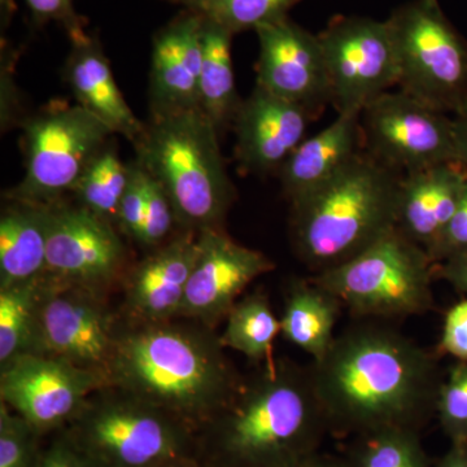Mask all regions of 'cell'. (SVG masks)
Returning <instances> with one entry per match:
<instances>
[{
    "label": "cell",
    "instance_id": "cell-44",
    "mask_svg": "<svg viewBox=\"0 0 467 467\" xmlns=\"http://www.w3.org/2000/svg\"><path fill=\"white\" fill-rule=\"evenodd\" d=\"M16 11L17 5L15 0H0V26H2V32L8 29Z\"/></svg>",
    "mask_w": 467,
    "mask_h": 467
},
{
    "label": "cell",
    "instance_id": "cell-7",
    "mask_svg": "<svg viewBox=\"0 0 467 467\" xmlns=\"http://www.w3.org/2000/svg\"><path fill=\"white\" fill-rule=\"evenodd\" d=\"M400 90L447 115L467 106V39L438 0H411L389 20Z\"/></svg>",
    "mask_w": 467,
    "mask_h": 467
},
{
    "label": "cell",
    "instance_id": "cell-3",
    "mask_svg": "<svg viewBox=\"0 0 467 467\" xmlns=\"http://www.w3.org/2000/svg\"><path fill=\"white\" fill-rule=\"evenodd\" d=\"M223 420V447L241 467H297L330 435L308 367L273 359L241 383Z\"/></svg>",
    "mask_w": 467,
    "mask_h": 467
},
{
    "label": "cell",
    "instance_id": "cell-1",
    "mask_svg": "<svg viewBox=\"0 0 467 467\" xmlns=\"http://www.w3.org/2000/svg\"><path fill=\"white\" fill-rule=\"evenodd\" d=\"M438 350L383 321L356 319L308 365L330 435L355 438L389 429L422 432L436 416L442 382Z\"/></svg>",
    "mask_w": 467,
    "mask_h": 467
},
{
    "label": "cell",
    "instance_id": "cell-26",
    "mask_svg": "<svg viewBox=\"0 0 467 467\" xmlns=\"http://www.w3.org/2000/svg\"><path fill=\"white\" fill-rule=\"evenodd\" d=\"M281 334V318L276 317L264 295L252 294L226 316V327L220 342L256 362H272L273 346Z\"/></svg>",
    "mask_w": 467,
    "mask_h": 467
},
{
    "label": "cell",
    "instance_id": "cell-4",
    "mask_svg": "<svg viewBox=\"0 0 467 467\" xmlns=\"http://www.w3.org/2000/svg\"><path fill=\"white\" fill-rule=\"evenodd\" d=\"M402 174L362 150L317 192L291 204L295 250L312 272L358 256L396 227Z\"/></svg>",
    "mask_w": 467,
    "mask_h": 467
},
{
    "label": "cell",
    "instance_id": "cell-21",
    "mask_svg": "<svg viewBox=\"0 0 467 467\" xmlns=\"http://www.w3.org/2000/svg\"><path fill=\"white\" fill-rule=\"evenodd\" d=\"M198 256V232L184 230L150 254L129 279L128 304L147 324L180 315Z\"/></svg>",
    "mask_w": 467,
    "mask_h": 467
},
{
    "label": "cell",
    "instance_id": "cell-13",
    "mask_svg": "<svg viewBox=\"0 0 467 467\" xmlns=\"http://www.w3.org/2000/svg\"><path fill=\"white\" fill-rule=\"evenodd\" d=\"M47 278L54 291L45 292L43 279L30 352L66 359L106 376L115 346L109 316L88 295L77 292L78 285Z\"/></svg>",
    "mask_w": 467,
    "mask_h": 467
},
{
    "label": "cell",
    "instance_id": "cell-17",
    "mask_svg": "<svg viewBox=\"0 0 467 467\" xmlns=\"http://www.w3.org/2000/svg\"><path fill=\"white\" fill-rule=\"evenodd\" d=\"M204 18L182 12L152 38L150 72V117L199 109Z\"/></svg>",
    "mask_w": 467,
    "mask_h": 467
},
{
    "label": "cell",
    "instance_id": "cell-14",
    "mask_svg": "<svg viewBox=\"0 0 467 467\" xmlns=\"http://www.w3.org/2000/svg\"><path fill=\"white\" fill-rule=\"evenodd\" d=\"M260 43L256 85L304 107L313 116L330 104L327 70L318 34L290 17L254 30Z\"/></svg>",
    "mask_w": 467,
    "mask_h": 467
},
{
    "label": "cell",
    "instance_id": "cell-37",
    "mask_svg": "<svg viewBox=\"0 0 467 467\" xmlns=\"http://www.w3.org/2000/svg\"><path fill=\"white\" fill-rule=\"evenodd\" d=\"M34 26L60 24L67 36L86 29L84 17L77 14L75 0H24Z\"/></svg>",
    "mask_w": 467,
    "mask_h": 467
},
{
    "label": "cell",
    "instance_id": "cell-28",
    "mask_svg": "<svg viewBox=\"0 0 467 467\" xmlns=\"http://www.w3.org/2000/svg\"><path fill=\"white\" fill-rule=\"evenodd\" d=\"M344 451L349 467H432L422 432L389 429L355 436Z\"/></svg>",
    "mask_w": 467,
    "mask_h": 467
},
{
    "label": "cell",
    "instance_id": "cell-5",
    "mask_svg": "<svg viewBox=\"0 0 467 467\" xmlns=\"http://www.w3.org/2000/svg\"><path fill=\"white\" fill-rule=\"evenodd\" d=\"M134 147L135 161L167 192L180 225L198 233L223 227L236 193L220 134L201 109L150 117Z\"/></svg>",
    "mask_w": 467,
    "mask_h": 467
},
{
    "label": "cell",
    "instance_id": "cell-35",
    "mask_svg": "<svg viewBox=\"0 0 467 467\" xmlns=\"http://www.w3.org/2000/svg\"><path fill=\"white\" fill-rule=\"evenodd\" d=\"M2 104H0V122L2 131L9 130L14 125L23 124L26 116H24L23 106L20 103V94L16 85V48L12 47L8 42L2 39Z\"/></svg>",
    "mask_w": 467,
    "mask_h": 467
},
{
    "label": "cell",
    "instance_id": "cell-24",
    "mask_svg": "<svg viewBox=\"0 0 467 467\" xmlns=\"http://www.w3.org/2000/svg\"><path fill=\"white\" fill-rule=\"evenodd\" d=\"M343 310L333 292L312 278L295 279L285 296L281 334L312 359L321 358L337 337L335 327Z\"/></svg>",
    "mask_w": 467,
    "mask_h": 467
},
{
    "label": "cell",
    "instance_id": "cell-27",
    "mask_svg": "<svg viewBox=\"0 0 467 467\" xmlns=\"http://www.w3.org/2000/svg\"><path fill=\"white\" fill-rule=\"evenodd\" d=\"M129 180L130 167L122 161L115 142L109 140L86 165L70 192L77 204L115 223Z\"/></svg>",
    "mask_w": 467,
    "mask_h": 467
},
{
    "label": "cell",
    "instance_id": "cell-29",
    "mask_svg": "<svg viewBox=\"0 0 467 467\" xmlns=\"http://www.w3.org/2000/svg\"><path fill=\"white\" fill-rule=\"evenodd\" d=\"M43 279L0 287V362L33 348Z\"/></svg>",
    "mask_w": 467,
    "mask_h": 467
},
{
    "label": "cell",
    "instance_id": "cell-8",
    "mask_svg": "<svg viewBox=\"0 0 467 467\" xmlns=\"http://www.w3.org/2000/svg\"><path fill=\"white\" fill-rule=\"evenodd\" d=\"M26 173L9 199L51 204L72 192L86 165L112 131L78 104L57 100L23 124Z\"/></svg>",
    "mask_w": 467,
    "mask_h": 467
},
{
    "label": "cell",
    "instance_id": "cell-2",
    "mask_svg": "<svg viewBox=\"0 0 467 467\" xmlns=\"http://www.w3.org/2000/svg\"><path fill=\"white\" fill-rule=\"evenodd\" d=\"M109 374L126 395L178 413L223 409L241 386L220 339L161 322L115 337Z\"/></svg>",
    "mask_w": 467,
    "mask_h": 467
},
{
    "label": "cell",
    "instance_id": "cell-42",
    "mask_svg": "<svg viewBox=\"0 0 467 467\" xmlns=\"http://www.w3.org/2000/svg\"><path fill=\"white\" fill-rule=\"evenodd\" d=\"M297 467H349L344 456H335V454L325 453L319 451L312 454Z\"/></svg>",
    "mask_w": 467,
    "mask_h": 467
},
{
    "label": "cell",
    "instance_id": "cell-34",
    "mask_svg": "<svg viewBox=\"0 0 467 467\" xmlns=\"http://www.w3.org/2000/svg\"><path fill=\"white\" fill-rule=\"evenodd\" d=\"M23 417H14L7 405L0 408V467H26L29 444L27 427Z\"/></svg>",
    "mask_w": 467,
    "mask_h": 467
},
{
    "label": "cell",
    "instance_id": "cell-11",
    "mask_svg": "<svg viewBox=\"0 0 467 467\" xmlns=\"http://www.w3.org/2000/svg\"><path fill=\"white\" fill-rule=\"evenodd\" d=\"M2 367L3 404L36 429L63 422L106 384L104 374L36 352L18 355Z\"/></svg>",
    "mask_w": 467,
    "mask_h": 467
},
{
    "label": "cell",
    "instance_id": "cell-32",
    "mask_svg": "<svg viewBox=\"0 0 467 467\" xmlns=\"http://www.w3.org/2000/svg\"><path fill=\"white\" fill-rule=\"evenodd\" d=\"M143 183L146 218L140 244L146 247H159L173 230L174 223H178L177 216L167 192L144 169Z\"/></svg>",
    "mask_w": 467,
    "mask_h": 467
},
{
    "label": "cell",
    "instance_id": "cell-12",
    "mask_svg": "<svg viewBox=\"0 0 467 467\" xmlns=\"http://www.w3.org/2000/svg\"><path fill=\"white\" fill-rule=\"evenodd\" d=\"M124 261V244L112 223L61 199L47 204L46 275L90 290L112 281Z\"/></svg>",
    "mask_w": 467,
    "mask_h": 467
},
{
    "label": "cell",
    "instance_id": "cell-6",
    "mask_svg": "<svg viewBox=\"0 0 467 467\" xmlns=\"http://www.w3.org/2000/svg\"><path fill=\"white\" fill-rule=\"evenodd\" d=\"M312 279L333 292L355 319L393 321L426 315L435 306V263L398 227Z\"/></svg>",
    "mask_w": 467,
    "mask_h": 467
},
{
    "label": "cell",
    "instance_id": "cell-19",
    "mask_svg": "<svg viewBox=\"0 0 467 467\" xmlns=\"http://www.w3.org/2000/svg\"><path fill=\"white\" fill-rule=\"evenodd\" d=\"M88 432L101 451L126 467L152 465L174 451L171 427L155 408L134 398L101 404L92 413Z\"/></svg>",
    "mask_w": 467,
    "mask_h": 467
},
{
    "label": "cell",
    "instance_id": "cell-23",
    "mask_svg": "<svg viewBox=\"0 0 467 467\" xmlns=\"http://www.w3.org/2000/svg\"><path fill=\"white\" fill-rule=\"evenodd\" d=\"M11 201L0 217V287L41 278L47 267V204Z\"/></svg>",
    "mask_w": 467,
    "mask_h": 467
},
{
    "label": "cell",
    "instance_id": "cell-43",
    "mask_svg": "<svg viewBox=\"0 0 467 467\" xmlns=\"http://www.w3.org/2000/svg\"><path fill=\"white\" fill-rule=\"evenodd\" d=\"M42 467H85L79 463L75 457L70 454L64 453V451H57L51 454Z\"/></svg>",
    "mask_w": 467,
    "mask_h": 467
},
{
    "label": "cell",
    "instance_id": "cell-9",
    "mask_svg": "<svg viewBox=\"0 0 467 467\" xmlns=\"http://www.w3.org/2000/svg\"><path fill=\"white\" fill-rule=\"evenodd\" d=\"M364 150L402 175L457 162L453 117L404 91H387L361 112Z\"/></svg>",
    "mask_w": 467,
    "mask_h": 467
},
{
    "label": "cell",
    "instance_id": "cell-39",
    "mask_svg": "<svg viewBox=\"0 0 467 467\" xmlns=\"http://www.w3.org/2000/svg\"><path fill=\"white\" fill-rule=\"evenodd\" d=\"M435 276L447 282L461 296H467V251L435 264Z\"/></svg>",
    "mask_w": 467,
    "mask_h": 467
},
{
    "label": "cell",
    "instance_id": "cell-15",
    "mask_svg": "<svg viewBox=\"0 0 467 467\" xmlns=\"http://www.w3.org/2000/svg\"><path fill=\"white\" fill-rule=\"evenodd\" d=\"M275 264L263 252L230 238L223 227L198 233V256L180 315L214 324L226 317L238 297Z\"/></svg>",
    "mask_w": 467,
    "mask_h": 467
},
{
    "label": "cell",
    "instance_id": "cell-20",
    "mask_svg": "<svg viewBox=\"0 0 467 467\" xmlns=\"http://www.w3.org/2000/svg\"><path fill=\"white\" fill-rule=\"evenodd\" d=\"M466 181L459 162L402 175L396 227L430 257L453 217Z\"/></svg>",
    "mask_w": 467,
    "mask_h": 467
},
{
    "label": "cell",
    "instance_id": "cell-33",
    "mask_svg": "<svg viewBox=\"0 0 467 467\" xmlns=\"http://www.w3.org/2000/svg\"><path fill=\"white\" fill-rule=\"evenodd\" d=\"M130 180L117 212L116 223L121 232L135 242H142L146 198H144L143 169L137 161H131Z\"/></svg>",
    "mask_w": 467,
    "mask_h": 467
},
{
    "label": "cell",
    "instance_id": "cell-41",
    "mask_svg": "<svg viewBox=\"0 0 467 467\" xmlns=\"http://www.w3.org/2000/svg\"><path fill=\"white\" fill-rule=\"evenodd\" d=\"M432 467H467V444H450Z\"/></svg>",
    "mask_w": 467,
    "mask_h": 467
},
{
    "label": "cell",
    "instance_id": "cell-22",
    "mask_svg": "<svg viewBox=\"0 0 467 467\" xmlns=\"http://www.w3.org/2000/svg\"><path fill=\"white\" fill-rule=\"evenodd\" d=\"M364 150L361 113H343L324 130L306 138L279 171L285 198L303 201L342 173Z\"/></svg>",
    "mask_w": 467,
    "mask_h": 467
},
{
    "label": "cell",
    "instance_id": "cell-16",
    "mask_svg": "<svg viewBox=\"0 0 467 467\" xmlns=\"http://www.w3.org/2000/svg\"><path fill=\"white\" fill-rule=\"evenodd\" d=\"M313 117L304 107L254 86L250 97L242 100L233 124L235 155L243 171L279 173L306 140Z\"/></svg>",
    "mask_w": 467,
    "mask_h": 467
},
{
    "label": "cell",
    "instance_id": "cell-40",
    "mask_svg": "<svg viewBox=\"0 0 467 467\" xmlns=\"http://www.w3.org/2000/svg\"><path fill=\"white\" fill-rule=\"evenodd\" d=\"M456 160L467 173V106L453 115Z\"/></svg>",
    "mask_w": 467,
    "mask_h": 467
},
{
    "label": "cell",
    "instance_id": "cell-18",
    "mask_svg": "<svg viewBox=\"0 0 467 467\" xmlns=\"http://www.w3.org/2000/svg\"><path fill=\"white\" fill-rule=\"evenodd\" d=\"M67 36L70 52L64 75L76 103L100 119L113 134L137 143L146 124L126 103L99 39L86 29Z\"/></svg>",
    "mask_w": 467,
    "mask_h": 467
},
{
    "label": "cell",
    "instance_id": "cell-31",
    "mask_svg": "<svg viewBox=\"0 0 467 467\" xmlns=\"http://www.w3.org/2000/svg\"><path fill=\"white\" fill-rule=\"evenodd\" d=\"M435 418L450 444H467V362L454 361L444 374Z\"/></svg>",
    "mask_w": 467,
    "mask_h": 467
},
{
    "label": "cell",
    "instance_id": "cell-38",
    "mask_svg": "<svg viewBox=\"0 0 467 467\" xmlns=\"http://www.w3.org/2000/svg\"><path fill=\"white\" fill-rule=\"evenodd\" d=\"M463 251H467V181L453 217L451 218L441 242L432 252L431 259L438 264L451 254Z\"/></svg>",
    "mask_w": 467,
    "mask_h": 467
},
{
    "label": "cell",
    "instance_id": "cell-36",
    "mask_svg": "<svg viewBox=\"0 0 467 467\" xmlns=\"http://www.w3.org/2000/svg\"><path fill=\"white\" fill-rule=\"evenodd\" d=\"M436 350L441 356H451L454 361L467 362V296L445 313Z\"/></svg>",
    "mask_w": 467,
    "mask_h": 467
},
{
    "label": "cell",
    "instance_id": "cell-45",
    "mask_svg": "<svg viewBox=\"0 0 467 467\" xmlns=\"http://www.w3.org/2000/svg\"><path fill=\"white\" fill-rule=\"evenodd\" d=\"M167 2L175 3V5H183L186 0H167Z\"/></svg>",
    "mask_w": 467,
    "mask_h": 467
},
{
    "label": "cell",
    "instance_id": "cell-30",
    "mask_svg": "<svg viewBox=\"0 0 467 467\" xmlns=\"http://www.w3.org/2000/svg\"><path fill=\"white\" fill-rule=\"evenodd\" d=\"M300 0H186L183 8L225 27L234 36L287 17Z\"/></svg>",
    "mask_w": 467,
    "mask_h": 467
},
{
    "label": "cell",
    "instance_id": "cell-25",
    "mask_svg": "<svg viewBox=\"0 0 467 467\" xmlns=\"http://www.w3.org/2000/svg\"><path fill=\"white\" fill-rule=\"evenodd\" d=\"M233 38L234 34L225 27L204 18L199 109L211 119L220 137L233 126L242 104L234 73Z\"/></svg>",
    "mask_w": 467,
    "mask_h": 467
},
{
    "label": "cell",
    "instance_id": "cell-10",
    "mask_svg": "<svg viewBox=\"0 0 467 467\" xmlns=\"http://www.w3.org/2000/svg\"><path fill=\"white\" fill-rule=\"evenodd\" d=\"M327 70L330 104L337 115L361 113L399 84V66L387 21L337 16L318 34Z\"/></svg>",
    "mask_w": 467,
    "mask_h": 467
}]
</instances>
